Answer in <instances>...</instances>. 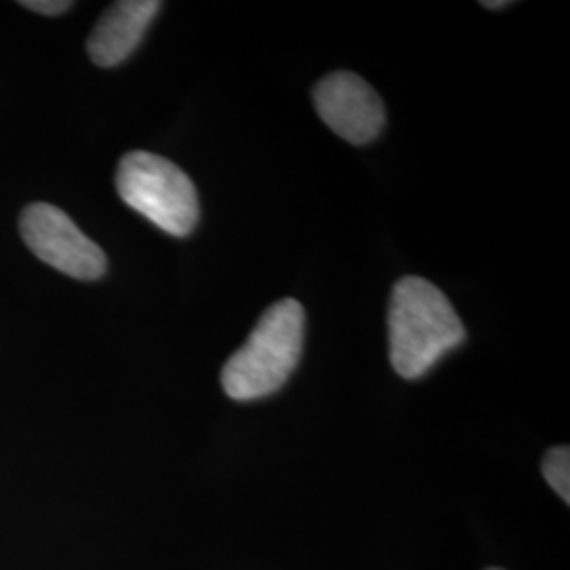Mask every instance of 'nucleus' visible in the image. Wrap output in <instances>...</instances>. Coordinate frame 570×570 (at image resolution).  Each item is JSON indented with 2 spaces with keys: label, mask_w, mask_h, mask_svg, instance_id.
I'll return each mask as SVG.
<instances>
[{
  "label": "nucleus",
  "mask_w": 570,
  "mask_h": 570,
  "mask_svg": "<svg viewBox=\"0 0 570 570\" xmlns=\"http://www.w3.org/2000/svg\"><path fill=\"white\" fill-rule=\"evenodd\" d=\"M465 341V326L438 285L404 277L391 289L389 357L404 379L428 374Z\"/></svg>",
  "instance_id": "f257e3e1"
},
{
  "label": "nucleus",
  "mask_w": 570,
  "mask_h": 570,
  "mask_svg": "<svg viewBox=\"0 0 570 570\" xmlns=\"http://www.w3.org/2000/svg\"><path fill=\"white\" fill-rule=\"evenodd\" d=\"M305 308L284 298L268 306L223 367V389L230 400L252 402L284 387L298 366L305 345Z\"/></svg>",
  "instance_id": "f03ea898"
},
{
  "label": "nucleus",
  "mask_w": 570,
  "mask_h": 570,
  "mask_svg": "<svg viewBox=\"0 0 570 570\" xmlns=\"http://www.w3.org/2000/svg\"><path fill=\"white\" fill-rule=\"evenodd\" d=\"M125 204L174 237H186L199 223L197 188L183 169L159 155L127 153L117 169Z\"/></svg>",
  "instance_id": "7ed1b4c3"
},
{
  "label": "nucleus",
  "mask_w": 570,
  "mask_h": 570,
  "mask_svg": "<svg viewBox=\"0 0 570 570\" xmlns=\"http://www.w3.org/2000/svg\"><path fill=\"white\" fill-rule=\"evenodd\" d=\"M26 245L53 268L75 279H98L106 273V254L60 207L28 205L20 218Z\"/></svg>",
  "instance_id": "20e7f679"
},
{
  "label": "nucleus",
  "mask_w": 570,
  "mask_h": 570,
  "mask_svg": "<svg viewBox=\"0 0 570 570\" xmlns=\"http://www.w3.org/2000/svg\"><path fill=\"white\" fill-rule=\"evenodd\" d=\"M313 102L320 119L346 142H372L385 125L383 100L353 72L324 77L313 89Z\"/></svg>",
  "instance_id": "39448f33"
},
{
  "label": "nucleus",
  "mask_w": 570,
  "mask_h": 570,
  "mask_svg": "<svg viewBox=\"0 0 570 570\" xmlns=\"http://www.w3.org/2000/svg\"><path fill=\"white\" fill-rule=\"evenodd\" d=\"M161 7L159 0H121L110 4L89 35V58L102 68H112L127 60Z\"/></svg>",
  "instance_id": "423d86ee"
},
{
  "label": "nucleus",
  "mask_w": 570,
  "mask_h": 570,
  "mask_svg": "<svg viewBox=\"0 0 570 570\" xmlns=\"http://www.w3.org/2000/svg\"><path fill=\"white\" fill-rule=\"evenodd\" d=\"M543 478L556 490L564 503H570V450L569 446H556L543 459Z\"/></svg>",
  "instance_id": "0eeeda50"
},
{
  "label": "nucleus",
  "mask_w": 570,
  "mask_h": 570,
  "mask_svg": "<svg viewBox=\"0 0 570 570\" xmlns=\"http://www.w3.org/2000/svg\"><path fill=\"white\" fill-rule=\"evenodd\" d=\"M21 7L35 11V13H42V16H60L63 11H68L72 7V2L66 0H26L21 2Z\"/></svg>",
  "instance_id": "6e6552de"
},
{
  "label": "nucleus",
  "mask_w": 570,
  "mask_h": 570,
  "mask_svg": "<svg viewBox=\"0 0 570 570\" xmlns=\"http://www.w3.org/2000/svg\"><path fill=\"white\" fill-rule=\"evenodd\" d=\"M482 7H487V9H501V7H510V2L508 0H503V2H482Z\"/></svg>",
  "instance_id": "1a4fd4ad"
},
{
  "label": "nucleus",
  "mask_w": 570,
  "mask_h": 570,
  "mask_svg": "<svg viewBox=\"0 0 570 570\" xmlns=\"http://www.w3.org/2000/svg\"><path fill=\"white\" fill-rule=\"evenodd\" d=\"M490 570H501V569H490Z\"/></svg>",
  "instance_id": "9d476101"
}]
</instances>
